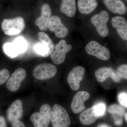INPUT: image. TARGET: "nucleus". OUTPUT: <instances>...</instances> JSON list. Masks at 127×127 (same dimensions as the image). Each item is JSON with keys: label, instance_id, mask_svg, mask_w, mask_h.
<instances>
[{"label": "nucleus", "instance_id": "f257e3e1", "mask_svg": "<svg viewBox=\"0 0 127 127\" xmlns=\"http://www.w3.org/2000/svg\"><path fill=\"white\" fill-rule=\"evenodd\" d=\"M51 121L53 127H69L71 120L65 109L58 104H55L51 110Z\"/></svg>", "mask_w": 127, "mask_h": 127}, {"label": "nucleus", "instance_id": "f03ea898", "mask_svg": "<svg viewBox=\"0 0 127 127\" xmlns=\"http://www.w3.org/2000/svg\"><path fill=\"white\" fill-rule=\"evenodd\" d=\"M1 26L2 31L5 35H16L20 33L25 29V20L21 17L4 19L1 23Z\"/></svg>", "mask_w": 127, "mask_h": 127}, {"label": "nucleus", "instance_id": "7ed1b4c3", "mask_svg": "<svg viewBox=\"0 0 127 127\" xmlns=\"http://www.w3.org/2000/svg\"><path fill=\"white\" fill-rule=\"evenodd\" d=\"M51 110L49 104H44L41 106L40 112L32 114L30 120L34 127H48L51 121Z\"/></svg>", "mask_w": 127, "mask_h": 127}, {"label": "nucleus", "instance_id": "20e7f679", "mask_svg": "<svg viewBox=\"0 0 127 127\" xmlns=\"http://www.w3.org/2000/svg\"><path fill=\"white\" fill-rule=\"evenodd\" d=\"M37 36L41 43H38L35 45V51L43 57H48L54 49V45L52 40L48 35L42 32H38Z\"/></svg>", "mask_w": 127, "mask_h": 127}, {"label": "nucleus", "instance_id": "39448f33", "mask_svg": "<svg viewBox=\"0 0 127 127\" xmlns=\"http://www.w3.org/2000/svg\"><path fill=\"white\" fill-rule=\"evenodd\" d=\"M108 19L109 14L105 10L102 11L99 14H95L91 18V23L96 28L98 34L102 37H106L109 33L107 26Z\"/></svg>", "mask_w": 127, "mask_h": 127}, {"label": "nucleus", "instance_id": "423d86ee", "mask_svg": "<svg viewBox=\"0 0 127 127\" xmlns=\"http://www.w3.org/2000/svg\"><path fill=\"white\" fill-rule=\"evenodd\" d=\"M57 73L56 67L50 63H43L37 66L33 72L34 78L37 80H47L55 76Z\"/></svg>", "mask_w": 127, "mask_h": 127}, {"label": "nucleus", "instance_id": "0eeeda50", "mask_svg": "<svg viewBox=\"0 0 127 127\" xmlns=\"http://www.w3.org/2000/svg\"><path fill=\"white\" fill-rule=\"evenodd\" d=\"M55 49L50 55V57L55 64L59 65L63 63L67 53L72 48L71 45H67L65 40H62L56 44Z\"/></svg>", "mask_w": 127, "mask_h": 127}, {"label": "nucleus", "instance_id": "6e6552de", "mask_svg": "<svg viewBox=\"0 0 127 127\" xmlns=\"http://www.w3.org/2000/svg\"><path fill=\"white\" fill-rule=\"evenodd\" d=\"M85 50L88 55L94 56L101 60L107 61L110 58V53L108 49L96 41L89 42L86 46Z\"/></svg>", "mask_w": 127, "mask_h": 127}, {"label": "nucleus", "instance_id": "1a4fd4ad", "mask_svg": "<svg viewBox=\"0 0 127 127\" xmlns=\"http://www.w3.org/2000/svg\"><path fill=\"white\" fill-rule=\"evenodd\" d=\"M85 72L84 68L81 66L75 67L70 72L67 76V82L72 90H79L80 82L84 78Z\"/></svg>", "mask_w": 127, "mask_h": 127}, {"label": "nucleus", "instance_id": "9d476101", "mask_svg": "<svg viewBox=\"0 0 127 127\" xmlns=\"http://www.w3.org/2000/svg\"><path fill=\"white\" fill-rule=\"evenodd\" d=\"M26 75V72L23 68H19L16 70L7 80L6 84L7 89L12 92L17 91Z\"/></svg>", "mask_w": 127, "mask_h": 127}, {"label": "nucleus", "instance_id": "9b49d317", "mask_svg": "<svg viewBox=\"0 0 127 127\" xmlns=\"http://www.w3.org/2000/svg\"><path fill=\"white\" fill-rule=\"evenodd\" d=\"M48 28L50 31L54 32L57 37L63 38L68 35V29L62 23L59 17L54 16L51 17L48 25Z\"/></svg>", "mask_w": 127, "mask_h": 127}, {"label": "nucleus", "instance_id": "f8f14e48", "mask_svg": "<svg viewBox=\"0 0 127 127\" xmlns=\"http://www.w3.org/2000/svg\"><path fill=\"white\" fill-rule=\"evenodd\" d=\"M90 97V94L86 91L78 92L74 96L71 103V108L73 112L77 114L85 109L84 102Z\"/></svg>", "mask_w": 127, "mask_h": 127}, {"label": "nucleus", "instance_id": "ddd939ff", "mask_svg": "<svg viewBox=\"0 0 127 127\" xmlns=\"http://www.w3.org/2000/svg\"><path fill=\"white\" fill-rule=\"evenodd\" d=\"M51 12V9L49 4H44L42 5L41 9V15L37 18L35 21V24L39 27L41 31L47 30Z\"/></svg>", "mask_w": 127, "mask_h": 127}, {"label": "nucleus", "instance_id": "4468645a", "mask_svg": "<svg viewBox=\"0 0 127 127\" xmlns=\"http://www.w3.org/2000/svg\"><path fill=\"white\" fill-rule=\"evenodd\" d=\"M23 109L22 102L20 100H17L12 103L7 112V120L12 123L19 120L23 116Z\"/></svg>", "mask_w": 127, "mask_h": 127}, {"label": "nucleus", "instance_id": "2eb2a0df", "mask_svg": "<svg viewBox=\"0 0 127 127\" xmlns=\"http://www.w3.org/2000/svg\"><path fill=\"white\" fill-rule=\"evenodd\" d=\"M95 76L98 82H103L108 78H111L116 82H119L121 78L112 68L109 67H101L95 72Z\"/></svg>", "mask_w": 127, "mask_h": 127}, {"label": "nucleus", "instance_id": "dca6fc26", "mask_svg": "<svg viewBox=\"0 0 127 127\" xmlns=\"http://www.w3.org/2000/svg\"><path fill=\"white\" fill-rule=\"evenodd\" d=\"M113 27L117 30L120 37L124 40L127 39V21L121 16H116L112 18Z\"/></svg>", "mask_w": 127, "mask_h": 127}, {"label": "nucleus", "instance_id": "f3484780", "mask_svg": "<svg viewBox=\"0 0 127 127\" xmlns=\"http://www.w3.org/2000/svg\"><path fill=\"white\" fill-rule=\"evenodd\" d=\"M103 2L108 9L112 13L124 15L127 12V7L121 0H103Z\"/></svg>", "mask_w": 127, "mask_h": 127}, {"label": "nucleus", "instance_id": "a211bd4d", "mask_svg": "<svg viewBox=\"0 0 127 127\" xmlns=\"http://www.w3.org/2000/svg\"><path fill=\"white\" fill-rule=\"evenodd\" d=\"M97 5L96 0H78L77 6L80 13L89 14L92 13Z\"/></svg>", "mask_w": 127, "mask_h": 127}, {"label": "nucleus", "instance_id": "6ab92c4d", "mask_svg": "<svg viewBox=\"0 0 127 127\" xmlns=\"http://www.w3.org/2000/svg\"><path fill=\"white\" fill-rule=\"evenodd\" d=\"M60 10L62 12L67 16L72 17L76 12L75 0H62Z\"/></svg>", "mask_w": 127, "mask_h": 127}, {"label": "nucleus", "instance_id": "aec40b11", "mask_svg": "<svg viewBox=\"0 0 127 127\" xmlns=\"http://www.w3.org/2000/svg\"><path fill=\"white\" fill-rule=\"evenodd\" d=\"M94 112L93 106L83 111L79 116L80 122L83 125H91L98 118Z\"/></svg>", "mask_w": 127, "mask_h": 127}, {"label": "nucleus", "instance_id": "412c9836", "mask_svg": "<svg viewBox=\"0 0 127 127\" xmlns=\"http://www.w3.org/2000/svg\"><path fill=\"white\" fill-rule=\"evenodd\" d=\"M3 50L7 56L12 58L15 57L20 54L18 48L13 42L4 43L3 46Z\"/></svg>", "mask_w": 127, "mask_h": 127}, {"label": "nucleus", "instance_id": "4be33fe9", "mask_svg": "<svg viewBox=\"0 0 127 127\" xmlns=\"http://www.w3.org/2000/svg\"><path fill=\"white\" fill-rule=\"evenodd\" d=\"M17 47L20 53L25 52L27 49L28 44L24 38L22 37H18L13 42Z\"/></svg>", "mask_w": 127, "mask_h": 127}, {"label": "nucleus", "instance_id": "5701e85b", "mask_svg": "<svg viewBox=\"0 0 127 127\" xmlns=\"http://www.w3.org/2000/svg\"><path fill=\"white\" fill-rule=\"evenodd\" d=\"M109 113L113 114H117L122 117L125 113V109L122 107L118 104H114L109 106L108 108Z\"/></svg>", "mask_w": 127, "mask_h": 127}, {"label": "nucleus", "instance_id": "b1692460", "mask_svg": "<svg viewBox=\"0 0 127 127\" xmlns=\"http://www.w3.org/2000/svg\"><path fill=\"white\" fill-rule=\"evenodd\" d=\"M93 107L94 113L98 117H102L105 114L106 106L104 103H98L93 106Z\"/></svg>", "mask_w": 127, "mask_h": 127}, {"label": "nucleus", "instance_id": "393cba45", "mask_svg": "<svg viewBox=\"0 0 127 127\" xmlns=\"http://www.w3.org/2000/svg\"><path fill=\"white\" fill-rule=\"evenodd\" d=\"M116 72L121 78L127 79V64H123L119 66L117 69Z\"/></svg>", "mask_w": 127, "mask_h": 127}, {"label": "nucleus", "instance_id": "a878e982", "mask_svg": "<svg viewBox=\"0 0 127 127\" xmlns=\"http://www.w3.org/2000/svg\"><path fill=\"white\" fill-rule=\"evenodd\" d=\"M10 74L9 71L4 68L0 70V85L4 84L9 79Z\"/></svg>", "mask_w": 127, "mask_h": 127}, {"label": "nucleus", "instance_id": "bb28decb", "mask_svg": "<svg viewBox=\"0 0 127 127\" xmlns=\"http://www.w3.org/2000/svg\"><path fill=\"white\" fill-rule=\"evenodd\" d=\"M118 100L120 104L123 107L127 108V94L122 92L118 95Z\"/></svg>", "mask_w": 127, "mask_h": 127}, {"label": "nucleus", "instance_id": "cd10ccee", "mask_svg": "<svg viewBox=\"0 0 127 127\" xmlns=\"http://www.w3.org/2000/svg\"><path fill=\"white\" fill-rule=\"evenodd\" d=\"M12 127H26L24 124L20 120H16L12 123Z\"/></svg>", "mask_w": 127, "mask_h": 127}, {"label": "nucleus", "instance_id": "c85d7f7f", "mask_svg": "<svg viewBox=\"0 0 127 127\" xmlns=\"http://www.w3.org/2000/svg\"><path fill=\"white\" fill-rule=\"evenodd\" d=\"M113 118L114 120V123L117 126H120L123 124L122 119L120 117H115L114 115Z\"/></svg>", "mask_w": 127, "mask_h": 127}, {"label": "nucleus", "instance_id": "c756f323", "mask_svg": "<svg viewBox=\"0 0 127 127\" xmlns=\"http://www.w3.org/2000/svg\"><path fill=\"white\" fill-rule=\"evenodd\" d=\"M0 127H7L5 119L2 116H0Z\"/></svg>", "mask_w": 127, "mask_h": 127}, {"label": "nucleus", "instance_id": "7c9ffc66", "mask_svg": "<svg viewBox=\"0 0 127 127\" xmlns=\"http://www.w3.org/2000/svg\"><path fill=\"white\" fill-rule=\"evenodd\" d=\"M100 126L101 127H110L104 124H101V125H100Z\"/></svg>", "mask_w": 127, "mask_h": 127}, {"label": "nucleus", "instance_id": "2f4dec72", "mask_svg": "<svg viewBox=\"0 0 127 127\" xmlns=\"http://www.w3.org/2000/svg\"><path fill=\"white\" fill-rule=\"evenodd\" d=\"M125 118L127 123V113L125 114Z\"/></svg>", "mask_w": 127, "mask_h": 127}, {"label": "nucleus", "instance_id": "473e14b6", "mask_svg": "<svg viewBox=\"0 0 127 127\" xmlns=\"http://www.w3.org/2000/svg\"><path fill=\"white\" fill-rule=\"evenodd\" d=\"M100 127V125H98V127Z\"/></svg>", "mask_w": 127, "mask_h": 127}]
</instances>
